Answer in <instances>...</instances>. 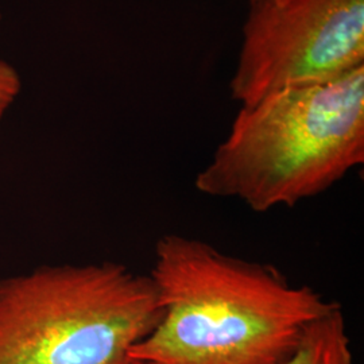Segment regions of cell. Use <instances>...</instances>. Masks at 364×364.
<instances>
[{"label": "cell", "instance_id": "cell-1", "mask_svg": "<svg viewBox=\"0 0 364 364\" xmlns=\"http://www.w3.org/2000/svg\"><path fill=\"white\" fill-rule=\"evenodd\" d=\"M149 277L162 316L131 350L136 364L281 363L305 326L336 305L270 264L183 235L156 242Z\"/></svg>", "mask_w": 364, "mask_h": 364}, {"label": "cell", "instance_id": "cell-2", "mask_svg": "<svg viewBox=\"0 0 364 364\" xmlns=\"http://www.w3.org/2000/svg\"><path fill=\"white\" fill-rule=\"evenodd\" d=\"M364 162V68L240 107L196 177L203 195L255 212L321 195Z\"/></svg>", "mask_w": 364, "mask_h": 364}, {"label": "cell", "instance_id": "cell-3", "mask_svg": "<svg viewBox=\"0 0 364 364\" xmlns=\"http://www.w3.org/2000/svg\"><path fill=\"white\" fill-rule=\"evenodd\" d=\"M161 316L150 277L123 264L41 266L0 281V364H136Z\"/></svg>", "mask_w": 364, "mask_h": 364}, {"label": "cell", "instance_id": "cell-4", "mask_svg": "<svg viewBox=\"0 0 364 364\" xmlns=\"http://www.w3.org/2000/svg\"><path fill=\"white\" fill-rule=\"evenodd\" d=\"M360 68L364 0H262L251 3L230 90L248 107Z\"/></svg>", "mask_w": 364, "mask_h": 364}, {"label": "cell", "instance_id": "cell-5", "mask_svg": "<svg viewBox=\"0 0 364 364\" xmlns=\"http://www.w3.org/2000/svg\"><path fill=\"white\" fill-rule=\"evenodd\" d=\"M278 364H353L351 340L340 305L305 326L296 348Z\"/></svg>", "mask_w": 364, "mask_h": 364}, {"label": "cell", "instance_id": "cell-6", "mask_svg": "<svg viewBox=\"0 0 364 364\" xmlns=\"http://www.w3.org/2000/svg\"><path fill=\"white\" fill-rule=\"evenodd\" d=\"M21 91L22 78L19 72L10 63L0 60V127Z\"/></svg>", "mask_w": 364, "mask_h": 364}, {"label": "cell", "instance_id": "cell-7", "mask_svg": "<svg viewBox=\"0 0 364 364\" xmlns=\"http://www.w3.org/2000/svg\"><path fill=\"white\" fill-rule=\"evenodd\" d=\"M251 3H255V1H262V0H250Z\"/></svg>", "mask_w": 364, "mask_h": 364}, {"label": "cell", "instance_id": "cell-8", "mask_svg": "<svg viewBox=\"0 0 364 364\" xmlns=\"http://www.w3.org/2000/svg\"><path fill=\"white\" fill-rule=\"evenodd\" d=\"M0 22H1V14H0Z\"/></svg>", "mask_w": 364, "mask_h": 364}]
</instances>
